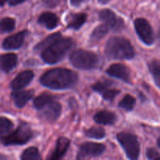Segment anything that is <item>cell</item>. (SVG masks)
Returning <instances> with one entry per match:
<instances>
[{"instance_id":"12","label":"cell","mask_w":160,"mask_h":160,"mask_svg":"<svg viewBox=\"0 0 160 160\" xmlns=\"http://www.w3.org/2000/svg\"><path fill=\"white\" fill-rule=\"evenodd\" d=\"M28 31H23L6 38L2 42V48L6 50L18 49L23 45Z\"/></svg>"},{"instance_id":"32","label":"cell","mask_w":160,"mask_h":160,"mask_svg":"<svg viewBox=\"0 0 160 160\" xmlns=\"http://www.w3.org/2000/svg\"><path fill=\"white\" fill-rule=\"evenodd\" d=\"M87 0H70V3L73 6H79Z\"/></svg>"},{"instance_id":"2","label":"cell","mask_w":160,"mask_h":160,"mask_svg":"<svg viewBox=\"0 0 160 160\" xmlns=\"http://www.w3.org/2000/svg\"><path fill=\"white\" fill-rule=\"evenodd\" d=\"M105 53L109 59H131L134 57V50L128 40L122 37H112L108 40Z\"/></svg>"},{"instance_id":"11","label":"cell","mask_w":160,"mask_h":160,"mask_svg":"<svg viewBox=\"0 0 160 160\" xmlns=\"http://www.w3.org/2000/svg\"><path fill=\"white\" fill-rule=\"evenodd\" d=\"M106 73L109 76L118 78L126 83H131V74H130L129 69L123 64H112L106 70Z\"/></svg>"},{"instance_id":"13","label":"cell","mask_w":160,"mask_h":160,"mask_svg":"<svg viewBox=\"0 0 160 160\" xmlns=\"http://www.w3.org/2000/svg\"><path fill=\"white\" fill-rule=\"evenodd\" d=\"M34 73L31 70L22 71L14 78L10 83L11 88L13 91H18L27 87L32 81Z\"/></svg>"},{"instance_id":"18","label":"cell","mask_w":160,"mask_h":160,"mask_svg":"<svg viewBox=\"0 0 160 160\" xmlns=\"http://www.w3.org/2000/svg\"><path fill=\"white\" fill-rule=\"evenodd\" d=\"M94 120L99 124L112 125L117 121V116L110 111L102 110L94 116Z\"/></svg>"},{"instance_id":"29","label":"cell","mask_w":160,"mask_h":160,"mask_svg":"<svg viewBox=\"0 0 160 160\" xmlns=\"http://www.w3.org/2000/svg\"><path fill=\"white\" fill-rule=\"evenodd\" d=\"M13 128V123L9 119L0 117V134H6Z\"/></svg>"},{"instance_id":"16","label":"cell","mask_w":160,"mask_h":160,"mask_svg":"<svg viewBox=\"0 0 160 160\" xmlns=\"http://www.w3.org/2000/svg\"><path fill=\"white\" fill-rule=\"evenodd\" d=\"M34 96V91H14L12 98L17 108H23Z\"/></svg>"},{"instance_id":"3","label":"cell","mask_w":160,"mask_h":160,"mask_svg":"<svg viewBox=\"0 0 160 160\" xmlns=\"http://www.w3.org/2000/svg\"><path fill=\"white\" fill-rule=\"evenodd\" d=\"M74 45V41L70 38H60L42 51V59L48 64L56 63L65 57Z\"/></svg>"},{"instance_id":"31","label":"cell","mask_w":160,"mask_h":160,"mask_svg":"<svg viewBox=\"0 0 160 160\" xmlns=\"http://www.w3.org/2000/svg\"><path fill=\"white\" fill-rule=\"evenodd\" d=\"M44 6L48 8H53L57 6L58 3L59 2V0H42Z\"/></svg>"},{"instance_id":"36","label":"cell","mask_w":160,"mask_h":160,"mask_svg":"<svg viewBox=\"0 0 160 160\" xmlns=\"http://www.w3.org/2000/svg\"><path fill=\"white\" fill-rule=\"evenodd\" d=\"M157 145H158V146H159V148H160V138L158 139V141H157Z\"/></svg>"},{"instance_id":"1","label":"cell","mask_w":160,"mask_h":160,"mask_svg":"<svg viewBox=\"0 0 160 160\" xmlns=\"http://www.w3.org/2000/svg\"><path fill=\"white\" fill-rule=\"evenodd\" d=\"M78 81L75 72L66 68H54L48 70L40 78L42 85L53 90H63L72 88Z\"/></svg>"},{"instance_id":"21","label":"cell","mask_w":160,"mask_h":160,"mask_svg":"<svg viewBox=\"0 0 160 160\" xmlns=\"http://www.w3.org/2000/svg\"><path fill=\"white\" fill-rule=\"evenodd\" d=\"M109 31V27L106 24H102L95 28L92 31V34L90 36V42L92 43L99 42L101 39H102L107 34Z\"/></svg>"},{"instance_id":"9","label":"cell","mask_w":160,"mask_h":160,"mask_svg":"<svg viewBox=\"0 0 160 160\" xmlns=\"http://www.w3.org/2000/svg\"><path fill=\"white\" fill-rule=\"evenodd\" d=\"M106 150V146L102 144L86 142L81 145L77 159L97 157L102 154Z\"/></svg>"},{"instance_id":"24","label":"cell","mask_w":160,"mask_h":160,"mask_svg":"<svg viewBox=\"0 0 160 160\" xmlns=\"http://www.w3.org/2000/svg\"><path fill=\"white\" fill-rule=\"evenodd\" d=\"M148 70L153 77L155 83L160 89V62L158 60H153L148 65Z\"/></svg>"},{"instance_id":"4","label":"cell","mask_w":160,"mask_h":160,"mask_svg":"<svg viewBox=\"0 0 160 160\" xmlns=\"http://www.w3.org/2000/svg\"><path fill=\"white\" fill-rule=\"evenodd\" d=\"M70 61L73 67L80 70H92L98 67L99 58L92 52L78 49L70 54Z\"/></svg>"},{"instance_id":"35","label":"cell","mask_w":160,"mask_h":160,"mask_svg":"<svg viewBox=\"0 0 160 160\" xmlns=\"http://www.w3.org/2000/svg\"><path fill=\"white\" fill-rule=\"evenodd\" d=\"M7 1H9V0H0V6H3V5L6 3V2H7Z\"/></svg>"},{"instance_id":"25","label":"cell","mask_w":160,"mask_h":160,"mask_svg":"<svg viewBox=\"0 0 160 160\" xmlns=\"http://www.w3.org/2000/svg\"><path fill=\"white\" fill-rule=\"evenodd\" d=\"M20 159L23 160H39L42 159L38 149L36 147H30L23 151Z\"/></svg>"},{"instance_id":"20","label":"cell","mask_w":160,"mask_h":160,"mask_svg":"<svg viewBox=\"0 0 160 160\" xmlns=\"http://www.w3.org/2000/svg\"><path fill=\"white\" fill-rule=\"evenodd\" d=\"M87 20L85 13H77L70 16L67 28L73 30H78L84 24Z\"/></svg>"},{"instance_id":"14","label":"cell","mask_w":160,"mask_h":160,"mask_svg":"<svg viewBox=\"0 0 160 160\" xmlns=\"http://www.w3.org/2000/svg\"><path fill=\"white\" fill-rule=\"evenodd\" d=\"M93 90L98 92L103 98L107 101L112 102L115 97L120 93V91L115 88H111L110 84L107 81L105 82H97L92 86Z\"/></svg>"},{"instance_id":"22","label":"cell","mask_w":160,"mask_h":160,"mask_svg":"<svg viewBox=\"0 0 160 160\" xmlns=\"http://www.w3.org/2000/svg\"><path fill=\"white\" fill-rule=\"evenodd\" d=\"M60 38H62L60 33H54V34H52L50 35H48V37L45 38L43 41H42L41 42H39L35 47H34V50L38 52L43 51L44 49L47 48V47L49 46L50 45L55 42L56 41H57L58 39H59Z\"/></svg>"},{"instance_id":"23","label":"cell","mask_w":160,"mask_h":160,"mask_svg":"<svg viewBox=\"0 0 160 160\" xmlns=\"http://www.w3.org/2000/svg\"><path fill=\"white\" fill-rule=\"evenodd\" d=\"M53 100V96L48 93H43L34 99V106L40 110Z\"/></svg>"},{"instance_id":"34","label":"cell","mask_w":160,"mask_h":160,"mask_svg":"<svg viewBox=\"0 0 160 160\" xmlns=\"http://www.w3.org/2000/svg\"><path fill=\"white\" fill-rule=\"evenodd\" d=\"M98 2L102 5H105V4H107L110 0H98Z\"/></svg>"},{"instance_id":"10","label":"cell","mask_w":160,"mask_h":160,"mask_svg":"<svg viewBox=\"0 0 160 160\" xmlns=\"http://www.w3.org/2000/svg\"><path fill=\"white\" fill-rule=\"evenodd\" d=\"M62 112V106L57 102L52 101L40 109L39 117L45 121L53 123L59 119Z\"/></svg>"},{"instance_id":"15","label":"cell","mask_w":160,"mask_h":160,"mask_svg":"<svg viewBox=\"0 0 160 160\" xmlns=\"http://www.w3.org/2000/svg\"><path fill=\"white\" fill-rule=\"evenodd\" d=\"M17 63V56L14 53L0 55V70L5 73H9L13 70Z\"/></svg>"},{"instance_id":"7","label":"cell","mask_w":160,"mask_h":160,"mask_svg":"<svg viewBox=\"0 0 160 160\" xmlns=\"http://www.w3.org/2000/svg\"><path fill=\"white\" fill-rule=\"evenodd\" d=\"M134 28L138 37L145 45H152L154 42V34L148 20L143 18L136 19L134 20Z\"/></svg>"},{"instance_id":"8","label":"cell","mask_w":160,"mask_h":160,"mask_svg":"<svg viewBox=\"0 0 160 160\" xmlns=\"http://www.w3.org/2000/svg\"><path fill=\"white\" fill-rule=\"evenodd\" d=\"M98 17L102 21L104 22L109 28L115 32L120 31L124 28V21L109 9H104L98 12Z\"/></svg>"},{"instance_id":"30","label":"cell","mask_w":160,"mask_h":160,"mask_svg":"<svg viewBox=\"0 0 160 160\" xmlns=\"http://www.w3.org/2000/svg\"><path fill=\"white\" fill-rule=\"evenodd\" d=\"M147 157L149 159H160V155L159 153L156 151L154 148H148L147 150Z\"/></svg>"},{"instance_id":"28","label":"cell","mask_w":160,"mask_h":160,"mask_svg":"<svg viewBox=\"0 0 160 160\" xmlns=\"http://www.w3.org/2000/svg\"><path fill=\"white\" fill-rule=\"evenodd\" d=\"M88 138L94 139H102L106 136V132L101 128H92L85 132Z\"/></svg>"},{"instance_id":"17","label":"cell","mask_w":160,"mask_h":160,"mask_svg":"<svg viewBox=\"0 0 160 160\" xmlns=\"http://www.w3.org/2000/svg\"><path fill=\"white\" fill-rule=\"evenodd\" d=\"M69 146H70V140L68 138L64 137L59 138L56 142V149L49 157V159L58 160L62 159L68 150Z\"/></svg>"},{"instance_id":"19","label":"cell","mask_w":160,"mask_h":160,"mask_svg":"<svg viewBox=\"0 0 160 160\" xmlns=\"http://www.w3.org/2000/svg\"><path fill=\"white\" fill-rule=\"evenodd\" d=\"M38 22L40 24L45 26L47 29L52 30L56 28L59 23V19L56 14L50 12H46L42 13L39 17Z\"/></svg>"},{"instance_id":"27","label":"cell","mask_w":160,"mask_h":160,"mask_svg":"<svg viewBox=\"0 0 160 160\" xmlns=\"http://www.w3.org/2000/svg\"><path fill=\"white\" fill-rule=\"evenodd\" d=\"M15 20L12 18L6 17L0 20V33H9L15 28Z\"/></svg>"},{"instance_id":"5","label":"cell","mask_w":160,"mask_h":160,"mask_svg":"<svg viewBox=\"0 0 160 160\" xmlns=\"http://www.w3.org/2000/svg\"><path fill=\"white\" fill-rule=\"evenodd\" d=\"M32 137L33 132L29 125L22 123L15 131L0 138V141L4 145H20L28 143Z\"/></svg>"},{"instance_id":"26","label":"cell","mask_w":160,"mask_h":160,"mask_svg":"<svg viewBox=\"0 0 160 160\" xmlns=\"http://www.w3.org/2000/svg\"><path fill=\"white\" fill-rule=\"evenodd\" d=\"M136 99L131 95H126L119 103V107L127 111H131L135 106Z\"/></svg>"},{"instance_id":"33","label":"cell","mask_w":160,"mask_h":160,"mask_svg":"<svg viewBox=\"0 0 160 160\" xmlns=\"http://www.w3.org/2000/svg\"><path fill=\"white\" fill-rule=\"evenodd\" d=\"M25 1L26 0H9V4L10 6H17V5L20 4Z\"/></svg>"},{"instance_id":"6","label":"cell","mask_w":160,"mask_h":160,"mask_svg":"<svg viewBox=\"0 0 160 160\" xmlns=\"http://www.w3.org/2000/svg\"><path fill=\"white\" fill-rule=\"evenodd\" d=\"M117 138L130 159H138L140 145L135 135L123 132L117 134Z\"/></svg>"}]
</instances>
